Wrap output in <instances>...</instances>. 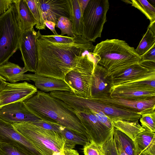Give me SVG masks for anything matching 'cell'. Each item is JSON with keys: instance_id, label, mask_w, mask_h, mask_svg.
<instances>
[{"instance_id": "ee69618b", "label": "cell", "mask_w": 155, "mask_h": 155, "mask_svg": "<svg viewBox=\"0 0 155 155\" xmlns=\"http://www.w3.org/2000/svg\"><path fill=\"white\" fill-rule=\"evenodd\" d=\"M115 143L117 150L119 155H127L121 149L119 144L115 141Z\"/></svg>"}, {"instance_id": "ffe728a7", "label": "cell", "mask_w": 155, "mask_h": 155, "mask_svg": "<svg viewBox=\"0 0 155 155\" xmlns=\"http://www.w3.org/2000/svg\"><path fill=\"white\" fill-rule=\"evenodd\" d=\"M13 3L17 9L21 32L32 29L36 25V21L25 0H13Z\"/></svg>"}, {"instance_id": "4316f807", "label": "cell", "mask_w": 155, "mask_h": 155, "mask_svg": "<svg viewBox=\"0 0 155 155\" xmlns=\"http://www.w3.org/2000/svg\"><path fill=\"white\" fill-rule=\"evenodd\" d=\"M130 4L137 8L150 21V23L155 22V8L147 0H131Z\"/></svg>"}, {"instance_id": "d6a6232c", "label": "cell", "mask_w": 155, "mask_h": 155, "mask_svg": "<svg viewBox=\"0 0 155 155\" xmlns=\"http://www.w3.org/2000/svg\"><path fill=\"white\" fill-rule=\"evenodd\" d=\"M102 147L105 155H119L114 138V133Z\"/></svg>"}, {"instance_id": "cb8c5ba5", "label": "cell", "mask_w": 155, "mask_h": 155, "mask_svg": "<svg viewBox=\"0 0 155 155\" xmlns=\"http://www.w3.org/2000/svg\"><path fill=\"white\" fill-rule=\"evenodd\" d=\"M72 30L74 36H82L83 16L78 0H70Z\"/></svg>"}, {"instance_id": "44dd1931", "label": "cell", "mask_w": 155, "mask_h": 155, "mask_svg": "<svg viewBox=\"0 0 155 155\" xmlns=\"http://www.w3.org/2000/svg\"><path fill=\"white\" fill-rule=\"evenodd\" d=\"M27 71L24 67L9 61L0 66V76L11 83L25 80V73Z\"/></svg>"}, {"instance_id": "9c48e42d", "label": "cell", "mask_w": 155, "mask_h": 155, "mask_svg": "<svg viewBox=\"0 0 155 155\" xmlns=\"http://www.w3.org/2000/svg\"><path fill=\"white\" fill-rule=\"evenodd\" d=\"M0 143L10 144L27 155H44L12 124L0 118Z\"/></svg>"}, {"instance_id": "f6af8a7d", "label": "cell", "mask_w": 155, "mask_h": 155, "mask_svg": "<svg viewBox=\"0 0 155 155\" xmlns=\"http://www.w3.org/2000/svg\"><path fill=\"white\" fill-rule=\"evenodd\" d=\"M155 22L150 23L147 28H150L152 31L155 34Z\"/></svg>"}, {"instance_id": "b9f144b4", "label": "cell", "mask_w": 155, "mask_h": 155, "mask_svg": "<svg viewBox=\"0 0 155 155\" xmlns=\"http://www.w3.org/2000/svg\"><path fill=\"white\" fill-rule=\"evenodd\" d=\"M65 155H79L77 150L72 149L64 148Z\"/></svg>"}, {"instance_id": "5b68a950", "label": "cell", "mask_w": 155, "mask_h": 155, "mask_svg": "<svg viewBox=\"0 0 155 155\" xmlns=\"http://www.w3.org/2000/svg\"><path fill=\"white\" fill-rule=\"evenodd\" d=\"M59 99L63 104L74 112L85 109L97 110L102 112L111 119L130 121L138 120L140 114L106 104L93 98L77 96L71 92L62 91Z\"/></svg>"}, {"instance_id": "7c38bea8", "label": "cell", "mask_w": 155, "mask_h": 155, "mask_svg": "<svg viewBox=\"0 0 155 155\" xmlns=\"http://www.w3.org/2000/svg\"><path fill=\"white\" fill-rule=\"evenodd\" d=\"M38 34L33 28L22 32L21 35L19 49L24 68L27 71L36 72L38 61V54L36 38Z\"/></svg>"}, {"instance_id": "f1b7e54d", "label": "cell", "mask_w": 155, "mask_h": 155, "mask_svg": "<svg viewBox=\"0 0 155 155\" xmlns=\"http://www.w3.org/2000/svg\"><path fill=\"white\" fill-rule=\"evenodd\" d=\"M155 44V34L147 28L137 48L135 49L137 54L141 56Z\"/></svg>"}, {"instance_id": "6da1fadb", "label": "cell", "mask_w": 155, "mask_h": 155, "mask_svg": "<svg viewBox=\"0 0 155 155\" xmlns=\"http://www.w3.org/2000/svg\"><path fill=\"white\" fill-rule=\"evenodd\" d=\"M38 32V61L35 74L63 80L82 57L93 53L95 48L92 42L82 36H75L71 42L60 43L48 40L39 30Z\"/></svg>"}, {"instance_id": "9a60e30c", "label": "cell", "mask_w": 155, "mask_h": 155, "mask_svg": "<svg viewBox=\"0 0 155 155\" xmlns=\"http://www.w3.org/2000/svg\"><path fill=\"white\" fill-rule=\"evenodd\" d=\"M0 118L12 124L31 122L41 120L28 110L23 101L12 103L0 107Z\"/></svg>"}, {"instance_id": "7bdbcfd3", "label": "cell", "mask_w": 155, "mask_h": 155, "mask_svg": "<svg viewBox=\"0 0 155 155\" xmlns=\"http://www.w3.org/2000/svg\"><path fill=\"white\" fill-rule=\"evenodd\" d=\"M81 9V13L83 15L84 11L86 6V5L89 0H78Z\"/></svg>"}, {"instance_id": "bcb514c9", "label": "cell", "mask_w": 155, "mask_h": 155, "mask_svg": "<svg viewBox=\"0 0 155 155\" xmlns=\"http://www.w3.org/2000/svg\"><path fill=\"white\" fill-rule=\"evenodd\" d=\"M6 82V81L0 76V88Z\"/></svg>"}, {"instance_id": "ab89813d", "label": "cell", "mask_w": 155, "mask_h": 155, "mask_svg": "<svg viewBox=\"0 0 155 155\" xmlns=\"http://www.w3.org/2000/svg\"><path fill=\"white\" fill-rule=\"evenodd\" d=\"M139 155H155V142Z\"/></svg>"}, {"instance_id": "484cf974", "label": "cell", "mask_w": 155, "mask_h": 155, "mask_svg": "<svg viewBox=\"0 0 155 155\" xmlns=\"http://www.w3.org/2000/svg\"><path fill=\"white\" fill-rule=\"evenodd\" d=\"M114 136L115 141L127 155H136L134 141L124 133L115 128Z\"/></svg>"}, {"instance_id": "1f68e13d", "label": "cell", "mask_w": 155, "mask_h": 155, "mask_svg": "<svg viewBox=\"0 0 155 155\" xmlns=\"http://www.w3.org/2000/svg\"><path fill=\"white\" fill-rule=\"evenodd\" d=\"M83 150L84 155H105L102 146L92 141L84 146Z\"/></svg>"}, {"instance_id": "836d02e7", "label": "cell", "mask_w": 155, "mask_h": 155, "mask_svg": "<svg viewBox=\"0 0 155 155\" xmlns=\"http://www.w3.org/2000/svg\"><path fill=\"white\" fill-rule=\"evenodd\" d=\"M0 155H27L10 144L0 143Z\"/></svg>"}, {"instance_id": "e575fe53", "label": "cell", "mask_w": 155, "mask_h": 155, "mask_svg": "<svg viewBox=\"0 0 155 155\" xmlns=\"http://www.w3.org/2000/svg\"><path fill=\"white\" fill-rule=\"evenodd\" d=\"M91 110L99 121L110 130L114 131L115 127L112 123V120L110 118L101 111L97 110Z\"/></svg>"}, {"instance_id": "f546056e", "label": "cell", "mask_w": 155, "mask_h": 155, "mask_svg": "<svg viewBox=\"0 0 155 155\" xmlns=\"http://www.w3.org/2000/svg\"><path fill=\"white\" fill-rule=\"evenodd\" d=\"M55 27L60 29L61 35L67 34L68 36L73 37L74 36L72 30L71 21L68 18L64 17H60L58 20Z\"/></svg>"}, {"instance_id": "8fae6325", "label": "cell", "mask_w": 155, "mask_h": 155, "mask_svg": "<svg viewBox=\"0 0 155 155\" xmlns=\"http://www.w3.org/2000/svg\"><path fill=\"white\" fill-rule=\"evenodd\" d=\"M37 91L34 85L26 81L14 83L6 82L0 88V107L12 103L23 101Z\"/></svg>"}, {"instance_id": "d6986e66", "label": "cell", "mask_w": 155, "mask_h": 155, "mask_svg": "<svg viewBox=\"0 0 155 155\" xmlns=\"http://www.w3.org/2000/svg\"><path fill=\"white\" fill-rule=\"evenodd\" d=\"M25 80L32 81L35 86L44 92L53 91L71 92L68 84L63 80L35 74H25Z\"/></svg>"}, {"instance_id": "5bb4252c", "label": "cell", "mask_w": 155, "mask_h": 155, "mask_svg": "<svg viewBox=\"0 0 155 155\" xmlns=\"http://www.w3.org/2000/svg\"><path fill=\"white\" fill-rule=\"evenodd\" d=\"M44 21H52L56 24L61 17L71 20L70 0H38Z\"/></svg>"}, {"instance_id": "8d00e7d4", "label": "cell", "mask_w": 155, "mask_h": 155, "mask_svg": "<svg viewBox=\"0 0 155 155\" xmlns=\"http://www.w3.org/2000/svg\"><path fill=\"white\" fill-rule=\"evenodd\" d=\"M34 124L43 129L52 130L59 133L60 125L56 123L48 122L41 120L31 122Z\"/></svg>"}, {"instance_id": "d4e9b609", "label": "cell", "mask_w": 155, "mask_h": 155, "mask_svg": "<svg viewBox=\"0 0 155 155\" xmlns=\"http://www.w3.org/2000/svg\"><path fill=\"white\" fill-rule=\"evenodd\" d=\"M134 141L136 155H139L155 142V133L145 129L137 135Z\"/></svg>"}, {"instance_id": "83f0119b", "label": "cell", "mask_w": 155, "mask_h": 155, "mask_svg": "<svg viewBox=\"0 0 155 155\" xmlns=\"http://www.w3.org/2000/svg\"><path fill=\"white\" fill-rule=\"evenodd\" d=\"M36 21L35 28L45 29L46 25L38 0H25Z\"/></svg>"}, {"instance_id": "60d3db41", "label": "cell", "mask_w": 155, "mask_h": 155, "mask_svg": "<svg viewBox=\"0 0 155 155\" xmlns=\"http://www.w3.org/2000/svg\"><path fill=\"white\" fill-rule=\"evenodd\" d=\"M45 23L46 26L50 29L54 35H58L55 29V28L56 24L55 23L49 21H45Z\"/></svg>"}, {"instance_id": "f35d334b", "label": "cell", "mask_w": 155, "mask_h": 155, "mask_svg": "<svg viewBox=\"0 0 155 155\" xmlns=\"http://www.w3.org/2000/svg\"><path fill=\"white\" fill-rule=\"evenodd\" d=\"M13 3L12 0H0V16L7 11Z\"/></svg>"}, {"instance_id": "30bf717a", "label": "cell", "mask_w": 155, "mask_h": 155, "mask_svg": "<svg viewBox=\"0 0 155 155\" xmlns=\"http://www.w3.org/2000/svg\"><path fill=\"white\" fill-rule=\"evenodd\" d=\"M74 113L85 129L90 141H92L102 146L114 133V131L110 130L99 121L91 110Z\"/></svg>"}, {"instance_id": "74e56055", "label": "cell", "mask_w": 155, "mask_h": 155, "mask_svg": "<svg viewBox=\"0 0 155 155\" xmlns=\"http://www.w3.org/2000/svg\"><path fill=\"white\" fill-rule=\"evenodd\" d=\"M140 56L141 60L140 62L150 61L155 62V44Z\"/></svg>"}, {"instance_id": "8992f818", "label": "cell", "mask_w": 155, "mask_h": 155, "mask_svg": "<svg viewBox=\"0 0 155 155\" xmlns=\"http://www.w3.org/2000/svg\"><path fill=\"white\" fill-rule=\"evenodd\" d=\"M21 33L17 9L13 3L0 16V66L8 62L19 49Z\"/></svg>"}, {"instance_id": "e0dca14e", "label": "cell", "mask_w": 155, "mask_h": 155, "mask_svg": "<svg viewBox=\"0 0 155 155\" xmlns=\"http://www.w3.org/2000/svg\"><path fill=\"white\" fill-rule=\"evenodd\" d=\"M114 86L143 79L155 78V70H151L139 63L111 75Z\"/></svg>"}, {"instance_id": "4fadbf2b", "label": "cell", "mask_w": 155, "mask_h": 155, "mask_svg": "<svg viewBox=\"0 0 155 155\" xmlns=\"http://www.w3.org/2000/svg\"><path fill=\"white\" fill-rule=\"evenodd\" d=\"M94 99L109 105L138 113L141 115L155 110V97L144 100L133 101L112 98L109 95Z\"/></svg>"}, {"instance_id": "52a82bcc", "label": "cell", "mask_w": 155, "mask_h": 155, "mask_svg": "<svg viewBox=\"0 0 155 155\" xmlns=\"http://www.w3.org/2000/svg\"><path fill=\"white\" fill-rule=\"evenodd\" d=\"M97 64L93 53L84 55L76 66L65 76L64 81L75 95L91 98L93 74Z\"/></svg>"}, {"instance_id": "d590c367", "label": "cell", "mask_w": 155, "mask_h": 155, "mask_svg": "<svg viewBox=\"0 0 155 155\" xmlns=\"http://www.w3.org/2000/svg\"><path fill=\"white\" fill-rule=\"evenodd\" d=\"M44 36L47 40L50 41L58 43L66 44L70 43L73 41L74 39L75 36L73 37L59 35H44Z\"/></svg>"}, {"instance_id": "4dcf8cb0", "label": "cell", "mask_w": 155, "mask_h": 155, "mask_svg": "<svg viewBox=\"0 0 155 155\" xmlns=\"http://www.w3.org/2000/svg\"><path fill=\"white\" fill-rule=\"evenodd\" d=\"M141 126L145 130L155 132V111L145 113L140 119Z\"/></svg>"}, {"instance_id": "ac0fdd59", "label": "cell", "mask_w": 155, "mask_h": 155, "mask_svg": "<svg viewBox=\"0 0 155 155\" xmlns=\"http://www.w3.org/2000/svg\"><path fill=\"white\" fill-rule=\"evenodd\" d=\"M110 96L112 98L139 101L155 97V90L145 89L125 84L113 86Z\"/></svg>"}, {"instance_id": "ba28073f", "label": "cell", "mask_w": 155, "mask_h": 155, "mask_svg": "<svg viewBox=\"0 0 155 155\" xmlns=\"http://www.w3.org/2000/svg\"><path fill=\"white\" fill-rule=\"evenodd\" d=\"M109 5L108 0H89L82 15L83 37L92 42L101 37Z\"/></svg>"}, {"instance_id": "3957f363", "label": "cell", "mask_w": 155, "mask_h": 155, "mask_svg": "<svg viewBox=\"0 0 155 155\" xmlns=\"http://www.w3.org/2000/svg\"><path fill=\"white\" fill-rule=\"evenodd\" d=\"M93 53L98 57V64L105 68L110 75L139 63L141 56L134 48L125 41L107 39L97 44Z\"/></svg>"}, {"instance_id": "2e32d148", "label": "cell", "mask_w": 155, "mask_h": 155, "mask_svg": "<svg viewBox=\"0 0 155 155\" xmlns=\"http://www.w3.org/2000/svg\"><path fill=\"white\" fill-rule=\"evenodd\" d=\"M114 86L111 75L104 67L96 64L93 74L91 98L97 99L110 95Z\"/></svg>"}, {"instance_id": "277c9868", "label": "cell", "mask_w": 155, "mask_h": 155, "mask_svg": "<svg viewBox=\"0 0 155 155\" xmlns=\"http://www.w3.org/2000/svg\"><path fill=\"white\" fill-rule=\"evenodd\" d=\"M12 124L44 155H65L66 140L61 133L43 129L30 122Z\"/></svg>"}, {"instance_id": "7a4b0ae2", "label": "cell", "mask_w": 155, "mask_h": 155, "mask_svg": "<svg viewBox=\"0 0 155 155\" xmlns=\"http://www.w3.org/2000/svg\"><path fill=\"white\" fill-rule=\"evenodd\" d=\"M23 102L28 110L41 120L57 124L88 137L74 112L49 93L38 90Z\"/></svg>"}, {"instance_id": "603a6c76", "label": "cell", "mask_w": 155, "mask_h": 155, "mask_svg": "<svg viewBox=\"0 0 155 155\" xmlns=\"http://www.w3.org/2000/svg\"><path fill=\"white\" fill-rule=\"evenodd\" d=\"M111 120L115 128L124 133L134 141L138 134L145 130L139 124L138 120L130 121Z\"/></svg>"}, {"instance_id": "7402d4cb", "label": "cell", "mask_w": 155, "mask_h": 155, "mask_svg": "<svg viewBox=\"0 0 155 155\" xmlns=\"http://www.w3.org/2000/svg\"><path fill=\"white\" fill-rule=\"evenodd\" d=\"M59 133L65 139L64 148L72 149L77 144L84 146L90 142L86 135L61 125L59 128Z\"/></svg>"}]
</instances>
